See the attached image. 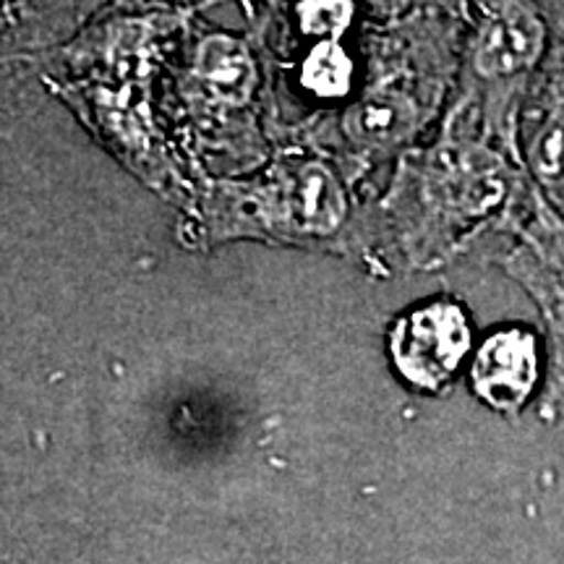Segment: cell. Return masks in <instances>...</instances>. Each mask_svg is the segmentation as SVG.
Wrapping results in <instances>:
<instances>
[{
	"label": "cell",
	"instance_id": "obj_1",
	"mask_svg": "<svg viewBox=\"0 0 564 564\" xmlns=\"http://www.w3.org/2000/svg\"><path fill=\"white\" fill-rule=\"evenodd\" d=\"M531 186L474 112L447 105L440 133L400 154L390 183L364 202L358 259L379 278L455 264L505 236Z\"/></svg>",
	"mask_w": 564,
	"mask_h": 564
},
{
	"label": "cell",
	"instance_id": "obj_2",
	"mask_svg": "<svg viewBox=\"0 0 564 564\" xmlns=\"http://www.w3.org/2000/svg\"><path fill=\"white\" fill-rule=\"evenodd\" d=\"M223 0H121L55 55L47 95L66 100L91 137L141 183L186 209L194 181L158 118V79L196 13Z\"/></svg>",
	"mask_w": 564,
	"mask_h": 564
},
{
	"label": "cell",
	"instance_id": "obj_3",
	"mask_svg": "<svg viewBox=\"0 0 564 564\" xmlns=\"http://www.w3.org/2000/svg\"><path fill=\"white\" fill-rule=\"evenodd\" d=\"M468 24V0H415L411 9L369 21L356 97L340 110L288 126L278 144L295 141L329 154L352 186H361L373 167L419 144L447 110Z\"/></svg>",
	"mask_w": 564,
	"mask_h": 564
},
{
	"label": "cell",
	"instance_id": "obj_4",
	"mask_svg": "<svg viewBox=\"0 0 564 564\" xmlns=\"http://www.w3.org/2000/svg\"><path fill=\"white\" fill-rule=\"evenodd\" d=\"M361 207L356 186L329 154L282 141L246 178L196 181L183 215L188 238L204 249L259 241L358 257Z\"/></svg>",
	"mask_w": 564,
	"mask_h": 564
},
{
	"label": "cell",
	"instance_id": "obj_5",
	"mask_svg": "<svg viewBox=\"0 0 564 564\" xmlns=\"http://www.w3.org/2000/svg\"><path fill=\"white\" fill-rule=\"evenodd\" d=\"M204 13V11H202ZM196 17L183 34L173 112L178 158L194 186L212 171L228 178L262 167L274 150V70L257 32H228Z\"/></svg>",
	"mask_w": 564,
	"mask_h": 564
},
{
	"label": "cell",
	"instance_id": "obj_6",
	"mask_svg": "<svg viewBox=\"0 0 564 564\" xmlns=\"http://www.w3.org/2000/svg\"><path fill=\"white\" fill-rule=\"evenodd\" d=\"M470 24L453 100L470 110L486 137L510 158L520 154V112L552 40L546 0H468Z\"/></svg>",
	"mask_w": 564,
	"mask_h": 564
},
{
	"label": "cell",
	"instance_id": "obj_7",
	"mask_svg": "<svg viewBox=\"0 0 564 564\" xmlns=\"http://www.w3.org/2000/svg\"><path fill=\"white\" fill-rule=\"evenodd\" d=\"M505 238V249L489 259L531 295L544 319L546 371L539 415L556 423L564 419V215L535 181Z\"/></svg>",
	"mask_w": 564,
	"mask_h": 564
},
{
	"label": "cell",
	"instance_id": "obj_8",
	"mask_svg": "<svg viewBox=\"0 0 564 564\" xmlns=\"http://www.w3.org/2000/svg\"><path fill=\"white\" fill-rule=\"evenodd\" d=\"M121 0H0V133L9 137L45 100L55 55ZM202 3V0H183Z\"/></svg>",
	"mask_w": 564,
	"mask_h": 564
},
{
	"label": "cell",
	"instance_id": "obj_9",
	"mask_svg": "<svg viewBox=\"0 0 564 564\" xmlns=\"http://www.w3.org/2000/svg\"><path fill=\"white\" fill-rule=\"evenodd\" d=\"M474 322L453 295L415 303L390 322L384 335L387 361L408 390L444 394L474 356Z\"/></svg>",
	"mask_w": 564,
	"mask_h": 564
},
{
	"label": "cell",
	"instance_id": "obj_10",
	"mask_svg": "<svg viewBox=\"0 0 564 564\" xmlns=\"http://www.w3.org/2000/svg\"><path fill=\"white\" fill-rule=\"evenodd\" d=\"M552 40L520 112V154L541 192L564 212V0H546Z\"/></svg>",
	"mask_w": 564,
	"mask_h": 564
},
{
	"label": "cell",
	"instance_id": "obj_11",
	"mask_svg": "<svg viewBox=\"0 0 564 564\" xmlns=\"http://www.w3.org/2000/svg\"><path fill=\"white\" fill-rule=\"evenodd\" d=\"M546 352L539 335L523 324L491 329L474 348L468 361V384L489 411L514 419L541 392Z\"/></svg>",
	"mask_w": 564,
	"mask_h": 564
},
{
	"label": "cell",
	"instance_id": "obj_12",
	"mask_svg": "<svg viewBox=\"0 0 564 564\" xmlns=\"http://www.w3.org/2000/svg\"><path fill=\"white\" fill-rule=\"evenodd\" d=\"M0 564H17V562L9 560V556H0Z\"/></svg>",
	"mask_w": 564,
	"mask_h": 564
}]
</instances>
